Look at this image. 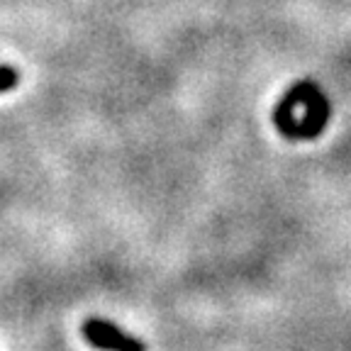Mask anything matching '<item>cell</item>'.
Listing matches in <instances>:
<instances>
[{
    "mask_svg": "<svg viewBox=\"0 0 351 351\" xmlns=\"http://www.w3.org/2000/svg\"><path fill=\"white\" fill-rule=\"evenodd\" d=\"M83 339L100 351H147V344L137 337H130L117 324L108 319H86L83 324Z\"/></svg>",
    "mask_w": 351,
    "mask_h": 351,
    "instance_id": "cell-2",
    "label": "cell"
},
{
    "mask_svg": "<svg viewBox=\"0 0 351 351\" xmlns=\"http://www.w3.org/2000/svg\"><path fill=\"white\" fill-rule=\"evenodd\" d=\"M329 117V103L317 86L300 83L285 95L276 110V125L291 139H310L324 127Z\"/></svg>",
    "mask_w": 351,
    "mask_h": 351,
    "instance_id": "cell-1",
    "label": "cell"
},
{
    "mask_svg": "<svg viewBox=\"0 0 351 351\" xmlns=\"http://www.w3.org/2000/svg\"><path fill=\"white\" fill-rule=\"evenodd\" d=\"M20 83V76L12 66H0V93H8Z\"/></svg>",
    "mask_w": 351,
    "mask_h": 351,
    "instance_id": "cell-3",
    "label": "cell"
}]
</instances>
